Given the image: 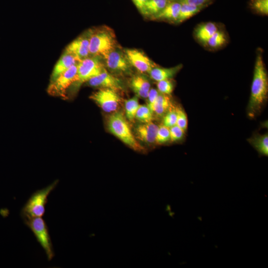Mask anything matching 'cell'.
Returning a JSON list of instances; mask_svg holds the SVG:
<instances>
[{
    "label": "cell",
    "instance_id": "cell-1",
    "mask_svg": "<svg viewBox=\"0 0 268 268\" xmlns=\"http://www.w3.org/2000/svg\"><path fill=\"white\" fill-rule=\"evenodd\" d=\"M268 95V77L264 62L262 51H257L250 100L247 107L248 114L255 117L261 111Z\"/></svg>",
    "mask_w": 268,
    "mask_h": 268
},
{
    "label": "cell",
    "instance_id": "cell-6",
    "mask_svg": "<svg viewBox=\"0 0 268 268\" xmlns=\"http://www.w3.org/2000/svg\"><path fill=\"white\" fill-rule=\"evenodd\" d=\"M100 57L86 58L77 64V80L78 84L87 82L91 78L99 74L105 68Z\"/></svg>",
    "mask_w": 268,
    "mask_h": 268
},
{
    "label": "cell",
    "instance_id": "cell-10",
    "mask_svg": "<svg viewBox=\"0 0 268 268\" xmlns=\"http://www.w3.org/2000/svg\"><path fill=\"white\" fill-rule=\"evenodd\" d=\"M104 59L107 67L113 71L123 73L130 70L131 65L125 53L116 48Z\"/></svg>",
    "mask_w": 268,
    "mask_h": 268
},
{
    "label": "cell",
    "instance_id": "cell-11",
    "mask_svg": "<svg viewBox=\"0 0 268 268\" xmlns=\"http://www.w3.org/2000/svg\"><path fill=\"white\" fill-rule=\"evenodd\" d=\"M87 82L91 86L109 88L116 91L123 88L121 80L110 73L105 68L99 74Z\"/></svg>",
    "mask_w": 268,
    "mask_h": 268
},
{
    "label": "cell",
    "instance_id": "cell-32",
    "mask_svg": "<svg viewBox=\"0 0 268 268\" xmlns=\"http://www.w3.org/2000/svg\"><path fill=\"white\" fill-rule=\"evenodd\" d=\"M181 2L190 5L204 7L210 3L212 0H179Z\"/></svg>",
    "mask_w": 268,
    "mask_h": 268
},
{
    "label": "cell",
    "instance_id": "cell-26",
    "mask_svg": "<svg viewBox=\"0 0 268 268\" xmlns=\"http://www.w3.org/2000/svg\"><path fill=\"white\" fill-rule=\"evenodd\" d=\"M250 6L259 14H268V0H251Z\"/></svg>",
    "mask_w": 268,
    "mask_h": 268
},
{
    "label": "cell",
    "instance_id": "cell-18",
    "mask_svg": "<svg viewBox=\"0 0 268 268\" xmlns=\"http://www.w3.org/2000/svg\"><path fill=\"white\" fill-rule=\"evenodd\" d=\"M218 30L213 22H206L200 25L195 30V36L199 42L204 45L207 40Z\"/></svg>",
    "mask_w": 268,
    "mask_h": 268
},
{
    "label": "cell",
    "instance_id": "cell-23",
    "mask_svg": "<svg viewBox=\"0 0 268 268\" xmlns=\"http://www.w3.org/2000/svg\"><path fill=\"white\" fill-rule=\"evenodd\" d=\"M137 96L127 100L125 102L126 115L129 121H133L135 119L136 113L139 107Z\"/></svg>",
    "mask_w": 268,
    "mask_h": 268
},
{
    "label": "cell",
    "instance_id": "cell-15",
    "mask_svg": "<svg viewBox=\"0 0 268 268\" xmlns=\"http://www.w3.org/2000/svg\"><path fill=\"white\" fill-rule=\"evenodd\" d=\"M182 67L183 65L182 64L169 68L160 67L156 66L148 73L150 77L156 81L171 79L176 75Z\"/></svg>",
    "mask_w": 268,
    "mask_h": 268
},
{
    "label": "cell",
    "instance_id": "cell-9",
    "mask_svg": "<svg viewBox=\"0 0 268 268\" xmlns=\"http://www.w3.org/2000/svg\"><path fill=\"white\" fill-rule=\"evenodd\" d=\"M125 54L131 66L141 73H148L157 66L145 54L137 49H127Z\"/></svg>",
    "mask_w": 268,
    "mask_h": 268
},
{
    "label": "cell",
    "instance_id": "cell-12",
    "mask_svg": "<svg viewBox=\"0 0 268 268\" xmlns=\"http://www.w3.org/2000/svg\"><path fill=\"white\" fill-rule=\"evenodd\" d=\"M89 36H82L72 41L67 47L66 52L74 56L78 62L88 57L89 55Z\"/></svg>",
    "mask_w": 268,
    "mask_h": 268
},
{
    "label": "cell",
    "instance_id": "cell-30",
    "mask_svg": "<svg viewBox=\"0 0 268 268\" xmlns=\"http://www.w3.org/2000/svg\"><path fill=\"white\" fill-rule=\"evenodd\" d=\"M176 125L181 128L185 132L188 127L187 116L184 111L181 108H176Z\"/></svg>",
    "mask_w": 268,
    "mask_h": 268
},
{
    "label": "cell",
    "instance_id": "cell-31",
    "mask_svg": "<svg viewBox=\"0 0 268 268\" xmlns=\"http://www.w3.org/2000/svg\"><path fill=\"white\" fill-rule=\"evenodd\" d=\"M170 140L172 142L181 140L185 134V131L175 125L169 128Z\"/></svg>",
    "mask_w": 268,
    "mask_h": 268
},
{
    "label": "cell",
    "instance_id": "cell-13",
    "mask_svg": "<svg viewBox=\"0 0 268 268\" xmlns=\"http://www.w3.org/2000/svg\"><path fill=\"white\" fill-rule=\"evenodd\" d=\"M158 126L152 121L138 125L135 128V133L137 138L147 143L155 142V138Z\"/></svg>",
    "mask_w": 268,
    "mask_h": 268
},
{
    "label": "cell",
    "instance_id": "cell-28",
    "mask_svg": "<svg viewBox=\"0 0 268 268\" xmlns=\"http://www.w3.org/2000/svg\"><path fill=\"white\" fill-rule=\"evenodd\" d=\"M157 90L160 93L170 95L174 89V84L171 79L162 80L157 81Z\"/></svg>",
    "mask_w": 268,
    "mask_h": 268
},
{
    "label": "cell",
    "instance_id": "cell-33",
    "mask_svg": "<svg viewBox=\"0 0 268 268\" xmlns=\"http://www.w3.org/2000/svg\"><path fill=\"white\" fill-rule=\"evenodd\" d=\"M159 92L158 91L154 88H151L150 89L147 99L148 100L147 106L150 109L154 103L155 102Z\"/></svg>",
    "mask_w": 268,
    "mask_h": 268
},
{
    "label": "cell",
    "instance_id": "cell-7",
    "mask_svg": "<svg viewBox=\"0 0 268 268\" xmlns=\"http://www.w3.org/2000/svg\"><path fill=\"white\" fill-rule=\"evenodd\" d=\"M90 98L107 113L115 111L121 101L117 91L109 88H101L93 93Z\"/></svg>",
    "mask_w": 268,
    "mask_h": 268
},
{
    "label": "cell",
    "instance_id": "cell-2",
    "mask_svg": "<svg viewBox=\"0 0 268 268\" xmlns=\"http://www.w3.org/2000/svg\"><path fill=\"white\" fill-rule=\"evenodd\" d=\"M107 126L109 131L125 144L134 150H143L122 113L117 112L111 114L108 119Z\"/></svg>",
    "mask_w": 268,
    "mask_h": 268
},
{
    "label": "cell",
    "instance_id": "cell-19",
    "mask_svg": "<svg viewBox=\"0 0 268 268\" xmlns=\"http://www.w3.org/2000/svg\"><path fill=\"white\" fill-rule=\"evenodd\" d=\"M171 105L168 95L159 93L150 109L153 114L161 116L165 114L170 108Z\"/></svg>",
    "mask_w": 268,
    "mask_h": 268
},
{
    "label": "cell",
    "instance_id": "cell-16",
    "mask_svg": "<svg viewBox=\"0 0 268 268\" xmlns=\"http://www.w3.org/2000/svg\"><path fill=\"white\" fill-rule=\"evenodd\" d=\"M181 5V3L179 0L170 1L162 11L154 18L177 22Z\"/></svg>",
    "mask_w": 268,
    "mask_h": 268
},
{
    "label": "cell",
    "instance_id": "cell-29",
    "mask_svg": "<svg viewBox=\"0 0 268 268\" xmlns=\"http://www.w3.org/2000/svg\"><path fill=\"white\" fill-rule=\"evenodd\" d=\"M176 109L172 108L171 107L163 117V125L169 128L176 125Z\"/></svg>",
    "mask_w": 268,
    "mask_h": 268
},
{
    "label": "cell",
    "instance_id": "cell-24",
    "mask_svg": "<svg viewBox=\"0 0 268 268\" xmlns=\"http://www.w3.org/2000/svg\"><path fill=\"white\" fill-rule=\"evenodd\" d=\"M226 38L225 34L222 31L218 30L207 40L205 45L213 49L218 48L225 44Z\"/></svg>",
    "mask_w": 268,
    "mask_h": 268
},
{
    "label": "cell",
    "instance_id": "cell-14",
    "mask_svg": "<svg viewBox=\"0 0 268 268\" xmlns=\"http://www.w3.org/2000/svg\"><path fill=\"white\" fill-rule=\"evenodd\" d=\"M78 61L72 55L66 52L55 65L51 76L52 81L59 75L65 72L72 66L77 64Z\"/></svg>",
    "mask_w": 268,
    "mask_h": 268
},
{
    "label": "cell",
    "instance_id": "cell-22",
    "mask_svg": "<svg viewBox=\"0 0 268 268\" xmlns=\"http://www.w3.org/2000/svg\"><path fill=\"white\" fill-rule=\"evenodd\" d=\"M181 2V1H180ZM180 10L178 23L182 22L193 17L204 7L196 6L182 2Z\"/></svg>",
    "mask_w": 268,
    "mask_h": 268
},
{
    "label": "cell",
    "instance_id": "cell-20",
    "mask_svg": "<svg viewBox=\"0 0 268 268\" xmlns=\"http://www.w3.org/2000/svg\"><path fill=\"white\" fill-rule=\"evenodd\" d=\"M248 142L261 154L268 155V134H256L248 139Z\"/></svg>",
    "mask_w": 268,
    "mask_h": 268
},
{
    "label": "cell",
    "instance_id": "cell-17",
    "mask_svg": "<svg viewBox=\"0 0 268 268\" xmlns=\"http://www.w3.org/2000/svg\"><path fill=\"white\" fill-rule=\"evenodd\" d=\"M131 86L137 97L147 98L150 89V84L145 76L142 75L134 76L131 81Z\"/></svg>",
    "mask_w": 268,
    "mask_h": 268
},
{
    "label": "cell",
    "instance_id": "cell-34",
    "mask_svg": "<svg viewBox=\"0 0 268 268\" xmlns=\"http://www.w3.org/2000/svg\"><path fill=\"white\" fill-rule=\"evenodd\" d=\"M134 4L142 14H144V7L147 0H132Z\"/></svg>",
    "mask_w": 268,
    "mask_h": 268
},
{
    "label": "cell",
    "instance_id": "cell-21",
    "mask_svg": "<svg viewBox=\"0 0 268 268\" xmlns=\"http://www.w3.org/2000/svg\"><path fill=\"white\" fill-rule=\"evenodd\" d=\"M169 2V0H147L143 15L154 18L162 11Z\"/></svg>",
    "mask_w": 268,
    "mask_h": 268
},
{
    "label": "cell",
    "instance_id": "cell-27",
    "mask_svg": "<svg viewBox=\"0 0 268 268\" xmlns=\"http://www.w3.org/2000/svg\"><path fill=\"white\" fill-rule=\"evenodd\" d=\"M170 141L169 128L163 124L158 126L155 142L159 144H163Z\"/></svg>",
    "mask_w": 268,
    "mask_h": 268
},
{
    "label": "cell",
    "instance_id": "cell-4",
    "mask_svg": "<svg viewBox=\"0 0 268 268\" xmlns=\"http://www.w3.org/2000/svg\"><path fill=\"white\" fill-rule=\"evenodd\" d=\"M89 54L105 58L116 48L114 32L107 28L92 32L89 34Z\"/></svg>",
    "mask_w": 268,
    "mask_h": 268
},
{
    "label": "cell",
    "instance_id": "cell-3",
    "mask_svg": "<svg viewBox=\"0 0 268 268\" xmlns=\"http://www.w3.org/2000/svg\"><path fill=\"white\" fill-rule=\"evenodd\" d=\"M58 182L59 181L57 180L46 187L35 191L30 196L21 211V215L23 219L43 216L45 211V206L48 201V197L55 189Z\"/></svg>",
    "mask_w": 268,
    "mask_h": 268
},
{
    "label": "cell",
    "instance_id": "cell-5",
    "mask_svg": "<svg viewBox=\"0 0 268 268\" xmlns=\"http://www.w3.org/2000/svg\"><path fill=\"white\" fill-rule=\"evenodd\" d=\"M23 220L43 248L48 260L51 261L54 258L55 253L46 222L42 217L27 218Z\"/></svg>",
    "mask_w": 268,
    "mask_h": 268
},
{
    "label": "cell",
    "instance_id": "cell-8",
    "mask_svg": "<svg viewBox=\"0 0 268 268\" xmlns=\"http://www.w3.org/2000/svg\"><path fill=\"white\" fill-rule=\"evenodd\" d=\"M77 80V64L59 75L51 81L48 88L50 94L63 96L69 86Z\"/></svg>",
    "mask_w": 268,
    "mask_h": 268
},
{
    "label": "cell",
    "instance_id": "cell-25",
    "mask_svg": "<svg viewBox=\"0 0 268 268\" xmlns=\"http://www.w3.org/2000/svg\"><path fill=\"white\" fill-rule=\"evenodd\" d=\"M153 113L147 105H139L135 114V119L142 123L151 122Z\"/></svg>",
    "mask_w": 268,
    "mask_h": 268
}]
</instances>
